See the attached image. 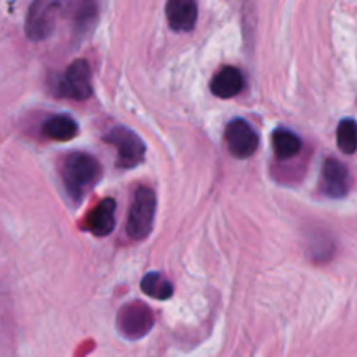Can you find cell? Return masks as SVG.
Masks as SVG:
<instances>
[{"label": "cell", "instance_id": "7c38bea8", "mask_svg": "<svg viewBox=\"0 0 357 357\" xmlns=\"http://www.w3.org/2000/svg\"><path fill=\"white\" fill-rule=\"evenodd\" d=\"M42 135L54 142H70L79 135V124L70 115H52L42 126Z\"/></svg>", "mask_w": 357, "mask_h": 357}, {"label": "cell", "instance_id": "6da1fadb", "mask_svg": "<svg viewBox=\"0 0 357 357\" xmlns=\"http://www.w3.org/2000/svg\"><path fill=\"white\" fill-rule=\"evenodd\" d=\"M59 174L70 197L80 202L84 195L100 181L101 166L89 153L72 152L61 160Z\"/></svg>", "mask_w": 357, "mask_h": 357}, {"label": "cell", "instance_id": "277c9868", "mask_svg": "<svg viewBox=\"0 0 357 357\" xmlns=\"http://www.w3.org/2000/svg\"><path fill=\"white\" fill-rule=\"evenodd\" d=\"M153 328V312L143 302H129L117 312V330L128 340H139Z\"/></svg>", "mask_w": 357, "mask_h": 357}, {"label": "cell", "instance_id": "ba28073f", "mask_svg": "<svg viewBox=\"0 0 357 357\" xmlns=\"http://www.w3.org/2000/svg\"><path fill=\"white\" fill-rule=\"evenodd\" d=\"M321 192L330 199H342L349 194L351 188V174L349 169L338 159L328 157L321 169Z\"/></svg>", "mask_w": 357, "mask_h": 357}, {"label": "cell", "instance_id": "8fae6325", "mask_svg": "<svg viewBox=\"0 0 357 357\" xmlns=\"http://www.w3.org/2000/svg\"><path fill=\"white\" fill-rule=\"evenodd\" d=\"M244 89V75L236 66H223L211 80V93L222 100L237 96Z\"/></svg>", "mask_w": 357, "mask_h": 357}, {"label": "cell", "instance_id": "8992f818", "mask_svg": "<svg viewBox=\"0 0 357 357\" xmlns=\"http://www.w3.org/2000/svg\"><path fill=\"white\" fill-rule=\"evenodd\" d=\"M59 7L61 3L51 0H38L31 3L24 21V31L30 40H44L52 33Z\"/></svg>", "mask_w": 357, "mask_h": 357}, {"label": "cell", "instance_id": "9c48e42d", "mask_svg": "<svg viewBox=\"0 0 357 357\" xmlns=\"http://www.w3.org/2000/svg\"><path fill=\"white\" fill-rule=\"evenodd\" d=\"M115 209H117V204H115L114 199H103L87 215L86 222L82 225L84 230L94 234L96 237H105L112 234V230L115 229Z\"/></svg>", "mask_w": 357, "mask_h": 357}, {"label": "cell", "instance_id": "7a4b0ae2", "mask_svg": "<svg viewBox=\"0 0 357 357\" xmlns=\"http://www.w3.org/2000/svg\"><path fill=\"white\" fill-rule=\"evenodd\" d=\"M157 199L152 188L138 187L132 195L131 208L128 216V236L135 241H142L152 232L153 220H155Z\"/></svg>", "mask_w": 357, "mask_h": 357}, {"label": "cell", "instance_id": "52a82bcc", "mask_svg": "<svg viewBox=\"0 0 357 357\" xmlns=\"http://www.w3.org/2000/svg\"><path fill=\"white\" fill-rule=\"evenodd\" d=\"M225 142L230 153L236 159H250L260 145L258 132L255 131L250 122L241 117L229 122L225 131Z\"/></svg>", "mask_w": 357, "mask_h": 357}, {"label": "cell", "instance_id": "30bf717a", "mask_svg": "<svg viewBox=\"0 0 357 357\" xmlns=\"http://www.w3.org/2000/svg\"><path fill=\"white\" fill-rule=\"evenodd\" d=\"M166 17L174 31H192L197 23V3L194 0H169L166 3Z\"/></svg>", "mask_w": 357, "mask_h": 357}, {"label": "cell", "instance_id": "3957f363", "mask_svg": "<svg viewBox=\"0 0 357 357\" xmlns=\"http://www.w3.org/2000/svg\"><path fill=\"white\" fill-rule=\"evenodd\" d=\"M105 142L110 143L117 150V166L122 169H132L143 162L146 146L143 139L126 126H115L105 135Z\"/></svg>", "mask_w": 357, "mask_h": 357}, {"label": "cell", "instance_id": "5bb4252c", "mask_svg": "<svg viewBox=\"0 0 357 357\" xmlns=\"http://www.w3.org/2000/svg\"><path fill=\"white\" fill-rule=\"evenodd\" d=\"M139 288H142V291L146 296H150L153 300H159V302L169 300L174 293L173 282L166 275L160 274V272H149V274L143 275Z\"/></svg>", "mask_w": 357, "mask_h": 357}, {"label": "cell", "instance_id": "5b68a950", "mask_svg": "<svg viewBox=\"0 0 357 357\" xmlns=\"http://www.w3.org/2000/svg\"><path fill=\"white\" fill-rule=\"evenodd\" d=\"M56 91L68 100H89L91 94H93L89 63L86 59H75L73 63H70L68 68L63 72V75L56 82Z\"/></svg>", "mask_w": 357, "mask_h": 357}, {"label": "cell", "instance_id": "9a60e30c", "mask_svg": "<svg viewBox=\"0 0 357 357\" xmlns=\"http://www.w3.org/2000/svg\"><path fill=\"white\" fill-rule=\"evenodd\" d=\"M337 145L345 155H352L357 150V122L354 119L340 121L337 129Z\"/></svg>", "mask_w": 357, "mask_h": 357}, {"label": "cell", "instance_id": "4fadbf2b", "mask_svg": "<svg viewBox=\"0 0 357 357\" xmlns=\"http://www.w3.org/2000/svg\"><path fill=\"white\" fill-rule=\"evenodd\" d=\"M272 146L279 160H288L298 155L302 150V139L298 135L286 128H278L272 132Z\"/></svg>", "mask_w": 357, "mask_h": 357}]
</instances>
